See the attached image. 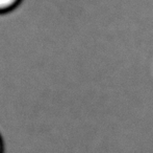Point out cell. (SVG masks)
Wrapping results in <instances>:
<instances>
[{
	"instance_id": "cell-2",
	"label": "cell",
	"mask_w": 153,
	"mask_h": 153,
	"mask_svg": "<svg viewBox=\"0 0 153 153\" xmlns=\"http://www.w3.org/2000/svg\"><path fill=\"white\" fill-rule=\"evenodd\" d=\"M0 153H3V145H2V139L0 137Z\"/></svg>"
},
{
	"instance_id": "cell-1",
	"label": "cell",
	"mask_w": 153,
	"mask_h": 153,
	"mask_svg": "<svg viewBox=\"0 0 153 153\" xmlns=\"http://www.w3.org/2000/svg\"><path fill=\"white\" fill-rule=\"evenodd\" d=\"M21 2L22 0H0V15L14 11Z\"/></svg>"
}]
</instances>
